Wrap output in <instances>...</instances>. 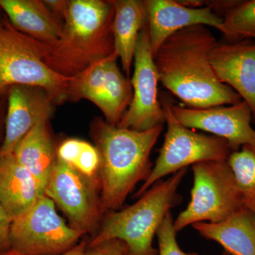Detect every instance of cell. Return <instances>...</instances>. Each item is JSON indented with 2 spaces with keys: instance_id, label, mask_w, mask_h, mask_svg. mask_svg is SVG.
<instances>
[{
  "instance_id": "6da1fadb",
  "label": "cell",
  "mask_w": 255,
  "mask_h": 255,
  "mask_svg": "<svg viewBox=\"0 0 255 255\" xmlns=\"http://www.w3.org/2000/svg\"><path fill=\"white\" fill-rule=\"evenodd\" d=\"M217 43L208 26L194 25L169 36L154 56L159 82L189 108L233 105L243 100L215 73L209 53Z\"/></svg>"
},
{
  "instance_id": "7a4b0ae2",
  "label": "cell",
  "mask_w": 255,
  "mask_h": 255,
  "mask_svg": "<svg viewBox=\"0 0 255 255\" xmlns=\"http://www.w3.org/2000/svg\"><path fill=\"white\" fill-rule=\"evenodd\" d=\"M163 125L136 131L110 125L96 117L90 134L100 154L98 176L104 214L122 209L128 196L152 171L150 153Z\"/></svg>"
},
{
  "instance_id": "3957f363",
  "label": "cell",
  "mask_w": 255,
  "mask_h": 255,
  "mask_svg": "<svg viewBox=\"0 0 255 255\" xmlns=\"http://www.w3.org/2000/svg\"><path fill=\"white\" fill-rule=\"evenodd\" d=\"M112 0H70L61 35L45 43L44 62L65 78H73L115 52Z\"/></svg>"
},
{
  "instance_id": "277c9868",
  "label": "cell",
  "mask_w": 255,
  "mask_h": 255,
  "mask_svg": "<svg viewBox=\"0 0 255 255\" xmlns=\"http://www.w3.org/2000/svg\"><path fill=\"white\" fill-rule=\"evenodd\" d=\"M187 170L181 169L156 182L132 205L105 214L87 247L119 240L125 244L126 255H157L152 246L154 237L171 209L182 201L177 190Z\"/></svg>"
},
{
  "instance_id": "5b68a950",
  "label": "cell",
  "mask_w": 255,
  "mask_h": 255,
  "mask_svg": "<svg viewBox=\"0 0 255 255\" xmlns=\"http://www.w3.org/2000/svg\"><path fill=\"white\" fill-rule=\"evenodd\" d=\"M44 58L45 43L18 31L4 15L0 21V99L14 85H31L46 90L56 106L66 102L71 78L55 73Z\"/></svg>"
},
{
  "instance_id": "8992f818",
  "label": "cell",
  "mask_w": 255,
  "mask_h": 255,
  "mask_svg": "<svg viewBox=\"0 0 255 255\" xmlns=\"http://www.w3.org/2000/svg\"><path fill=\"white\" fill-rule=\"evenodd\" d=\"M159 101L164 111L167 132L150 175L135 193L137 198L169 174L204 161L228 160L232 152L224 139L199 133L182 125L172 113V102L166 96L162 95Z\"/></svg>"
},
{
  "instance_id": "52a82bcc",
  "label": "cell",
  "mask_w": 255,
  "mask_h": 255,
  "mask_svg": "<svg viewBox=\"0 0 255 255\" xmlns=\"http://www.w3.org/2000/svg\"><path fill=\"white\" fill-rule=\"evenodd\" d=\"M189 204L174 221L176 232L197 223H219L243 209L241 193L227 160L193 164Z\"/></svg>"
},
{
  "instance_id": "ba28073f",
  "label": "cell",
  "mask_w": 255,
  "mask_h": 255,
  "mask_svg": "<svg viewBox=\"0 0 255 255\" xmlns=\"http://www.w3.org/2000/svg\"><path fill=\"white\" fill-rule=\"evenodd\" d=\"M83 236L67 224L57 213L54 202L43 195L13 220L10 251L16 255H61Z\"/></svg>"
},
{
  "instance_id": "9c48e42d",
  "label": "cell",
  "mask_w": 255,
  "mask_h": 255,
  "mask_svg": "<svg viewBox=\"0 0 255 255\" xmlns=\"http://www.w3.org/2000/svg\"><path fill=\"white\" fill-rule=\"evenodd\" d=\"M44 195L60 208L75 231L83 236L97 232L105 216L98 175L87 176L58 159Z\"/></svg>"
},
{
  "instance_id": "30bf717a",
  "label": "cell",
  "mask_w": 255,
  "mask_h": 255,
  "mask_svg": "<svg viewBox=\"0 0 255 255\" xmlns=\"http://www.w3.org/2000/svg\"><path fill=\"white\" fill-rule=\"evenodd\" d=\"M113 54L99 60L71 78L66 90V101H90L100 109L105 120L117 127L132 98L130 80L121 71Z\"/></svg>"
},
{
  "instance_id": "8fae6325",
  "label": "cell",
  "mask_w": 255,
  "mask_h": 255,
  "mask_svg": "<svg viewBox=\"0 0 255 255\" xmlns=\"http://www.w3.org/2000/svg\"><path fill=\"white\" fill-rule=\"evenodd\" d=\"M133 61L134 71L130 80L131 102L117 127L145 131L165 123L157 92L158 73L151 49L147 25L137 37Z\"/></svg>"
},
{
  "instance_id": "7c38bea8",
  "label": "cell",
  "mask_w": 255,
  "mask_h": 255,
  "mask_svg": "<svg viewBox=\"0 0 255 255\" xmlns=\"http://www.w3.org/2000/svg\"><path fill=\"white\" fill-rule=\"evenodd\" d=\"M172 113L184 127L214 134L228 142L233 151L246 145H255L253 113L245 101L227 106L194 109L172 104Z\"/></svg>"
},
{
  "instance_id": "4fadbf2b",
  "label": "cell",
  "mask_w": 255,
  "mask_h": 255,
  "mask_svg": "<svg viewBox=\"0 0 255 255\" xmlns=\"http://www.w3.org/2000/svg\"><path fill=\"white\" fill-rule=\"evenodd\" d=\"M6 120L4 142L0 153H13L15 147L36 124L49 120L55 104L43 87L14 85L6 92Z\"/></svg>"
},
{
  "instance_id": "5bb4252c",
  "label": "cell",
  "mask_w": 255,
  "mask_h": 255,
  "mask_svg": "<svg viewBox=\"0 0 255 255\" xmlns=\"http://www.w3.org/2000/svg\"><path fill=\"white\" fill-rule=\"evenodd\" d=\"M209 58L220 81L241 96L255 119V40L218 42Z\"/></svg>"
},
{
  "instance_id": "9a60e30c",
  "label": "cell",
  "mask_w": 255,
  "mask_h": 255,
  "mask_svg": "<svg viewBox=\"0 0 255 255\" xmlns=\"http://www.w3.org/2000/svg\"><path fill=\"white\" fill-rule=\"evenodd\" d=\"M151 49L155 56L159 47L176 32L194 25L217 28L223 18L209 6L191 8L175 0H145Z\"/></svg>"
},
{
  "instance_id": "2e32d148",
  "label": "cell",
  "mask_w": 255,
  "mask_h": 255,
  "mask_svg": "<svg viewBox=\"0 0 255 255\" xmlns=\"http://www.w3.org/2000/svg\"><path fill=\"white\" fill-rule=\"evenodd\" d=\"M57 148L50 128V121L36 124L15 147L14 157L36 181L40 194L45 191L57 160Z\"/></svg>"
},
{
  "instance_id": "e0dca14e",
  "label": "cell",
  "mask_w": 255,
  "mask_h": 255,
  "mask_svg": "<svg viewBox=\"0 0 255 255\" xmlns=\"http://www.w3.org/2000/svg\"><path fill=\"white\" fill-rule=\"evenodd\" d=\"M2 10L11 24L26 36L50 43L61 35L63 22L41 0H0Z\"/></svg>"
},
{
  "instance_id": "ac0fdd59",
  "label": "cell",
  "mask_w": 255,
  "mask_h": 255,
  "mask_svg": "<svg viewBox=\"0 0 255 255\" xmlns=\"http://www.w3.org/2000/svg\"><path fill=\"white\" fill-rule=\"evenodd\" d=\"M34 178L14 154L0 153V204L13 220L41 197Z\"/></svg>"
},
{
  "instance_id": "d6986e66",
  "label": "cell",
  "mask_w": 255,
  "mask_h": 255,
  "mask_svg": "<svg viewBox=\"0 0 255 255\" xmlns=\"http://www.w3.org/2000/svg\"><path fill=\"white\" fill-rule=\"evenodd\" d=\"M192 228L229 255H255V212L251 210L243 208L221 222L197 223Z\"/></svg>"
},
{
  "instance_id": "ffe728a7",
  "label": "cell",
  "mask_w": 255,
  "mask_h": 255,
  "mask_svg": "<svg viewBox=\"0 0 255 255\" xmlns=\"http://www.w3.org/2000/svg\"><path fill=\"white\" fill-rule=\"evenodd\" d=\"M114 6V48L129 78L137 37L147 25L145 1L141 0H112Z\"/></svg>"
},
{
  "instance_id": "44dd1931",
  "label": "cell",
  "mask_w": 255,
  "mask_h": 255,
  "mask_svg": "<svg viewBox=\"0 0 255 255\" xmlns=\"http://www.w3.org/2000/svg\"><path fill=\"white\" fill-rule=\"evenodd\" d=\"M243 200V207L255 212V145L233 151L227 160Z\"/></svg>"
},
{
  "instance_id": "7402d4cb",
  "label": "cell",
  "mask_w": 255,
  "mask_h": 255,
  "mask_svg": "<svg viewBox=\"0 0 255 255\" xmlns=\"http://www.w3.org/2000/svg\"><path fill=\"white\" fill-rule=\"evenodd\" d=\"M217 29L228 42L255 40V0L237 1Z\"/></svg>"
},
{
  "instance_id": "603a6c76",
  "label": "cell",
  "mask_w": 255,
  "mask_h": 255,
  "mask_svg": "<svg viewBox=\"0 0 255 255\" xmlns=\"http://www.w3.org/2000/svg\"><path fill=\"white\" fill-rule=\"evenodd\" d=\"M176 235L173 216L172 213L169 212L164 218L156 234L158 242L157 255H200L196 253L183 251L178 244Z\"/></svg>"
},
{
  "instance_id": "cb8c5ba5",
  "label": "cell",
  "mask_w": 255,
  "mask_h": 255,
  "mask_svg": "<svg viewBox=\"0 0 255 255\" xmlns=\"http://www.w3.org/2000/svg\"><path fill=\"white\" fill-rule=\"evenodd\" d=\"M100 164V154L97 147L85 140L80 155L73 167L82 173L95 177L98 175Z\"/></svg>"
},
{
  "instance_id": "d4e9b609",
  "label": "cell",
  "mask_w": 255,
  "mask_h": 255,
  "mask_svg": "<svg viewBox=\"0 0 255 255\" xmlns=\"http://www.w3.org/2000/svg\"><path fill=\"white\" fill-rule=\"evenodd\" d=\"M85 140L78 138H67L63 140L57 148L58 159L70 165H75Z\"/></svg>"
},
{
  "instance_id": "484cf974",
  "label": "cell",
  "mask_w": 255,
  "mask_h": 255,
  "mask_svg": "<svg viewBox=\"0 0 255 255\" xmlns=\"http://www.w3.org/2000/svg\"><path fill=\"white\" fill-rule=\"evenodd\" d=\"M125 244L119 240L103 242L95 246L87 247L85 255H126Z\"/></svg>"
},
{
  "instance_id": "4316f807",
  "label": "cell",
  "mask_w": 255,
  "mask_h": 255,
  "mask_svg": "<svg viewBox=\"0 0 255 255\" xmlns=\"http://www.w3.org/2000/svg\"><path fill=\"white\" fill-rule=\"evenodd\" d=\"M13 219L0 204V253L11 249V230Z\"/></svg>"
},
{
  "instance_id": "83f0119b",
  "label": "cell",
  "mask_w": 255,
  "mask_h": 255,
  "mask_svg": "<svg viewBox=\"0 0 255 255\" xmlns=\"http://www.w3.org/2000/svg\"><path fill=\"white\" fill-rule=\"evenodd\" d=\"M43 1L51 12L64 23L68 14L70 0H43Z\"/></svg>"
},
{
  "instance_id": "f1b7e54d",
  "label": "cell",
  "mask_w": 255,
  "mask_h": 255,
  "mask_svg": "<svg viewBox=\"0 0 255 255\" xmlns=\"http://www.w3.org/2000/svg\"><path fill=\"white\" fill-rule=\"evenodd\" d=\"M6 95L0 99V149L4 142L5 135V120H6Z\"/></svg>"
},
{
  "instance_id": "f546056e",
  "label": "cell",
  "mask_w": 255,
  "mask_h": 255,
  "mask_svg": "<svg viewBox=\"0 0 255 255\" xmlns=\"http://www.w3.org/2000/svg\"><path fill=\"white\" fill-rule=\"evenodd\" d=\"M87 248V241L83 240L77 245L76 246L74 247L73 249L70 250L65 254L61 255H85ZM0 255H16L14 253H11L9 251L4 252V253H0Z\"/></svg>"
},
{
  "instance_id": "4dcf8cb0",
  "label": "cell",
  "mask_w": 255,
  "mask_h": 255,
  "mask_svg": "<svg viewBox=\"0 0 255 255\" xmlns=\"http://www.w3.org/2000/svg\"><path fill=\"white\" fill-rule=\"evenodd\" d=\"M4 15L5 14H4V12H3L2 10L0 9V21H1V20H2L3 18L4 17Z\"/></svg>"
},
{
  "instance_id": "1f68e13d",
  "label": "cell",
  "mask_w": 255,
  "mask_h": 255,
  "mask_svg": "<svg viewBox=\"0 0 255 255\" xmlns=\"http://www.w3.org/2000/svg\"><path fill=\"white\" fill-rule=\"evenodd\" d=\"M223 255H231L228 254V253H226V252H223Z\"/></svg>"
}]
</instances>
